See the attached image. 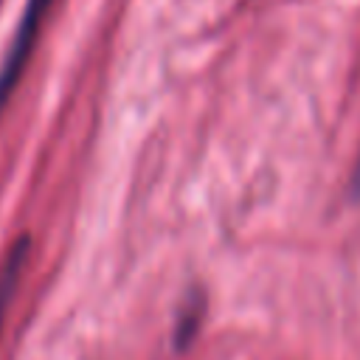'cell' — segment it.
Masks as SVG:
<instances>
[{
  "instance_id": "6da1fadb",
  "label": "cell",
  "mask_w": 360,
  "mask_h": 360,
  "mask_svg": "<svg viewBox=\"0 0 360 360\" xmlns=\"http://www.w3.org/2000/svg\"><path fill=\"white\" fill-rule=\"evenodd\" d=\"M53 0H28L22 17H20V25L11 37V45H8V53L0 65V112L6 107V101L11 98L14 87L20 84L22 73H25V65L31 59V51H34V42L39 37V28L45 22V14L51 8Z\"/></svg>"
},
{
  "instance_id": "7a4b0ae2",
  "label": "cell",
  "mask_w": 360,
  "mask_h": 360,
  "mask_svg": "<svg viewBox=\"0 0 360 360\" xmlns=\"http://www.w3.org/2000/svg\"><path fill=\"white\" fill-rule=\"evenodd\" d=\"M28 250H31L28 236H20V239L8 248V253H6V259H3V264H0V332H3V321H6V312H8V307H11V298H14V292H17L22 267H25V262H28Z\"/></svg>"
},
{
  "instance_id": "3957f363",
  "label": "cell",
  "mask_w": 360,
  "mask_h": 360,
  "mask_svg": "<svg viewBox=\"0 0 360 360\" xmlns=\"http://www.w3.org/2000/svg\"><path fill=\"white\" fill-rule=\"evenodd\" d=\"M352 191H354V194H360V160H357L354 174H352Z\"/></svg>"
}]
</instances>
